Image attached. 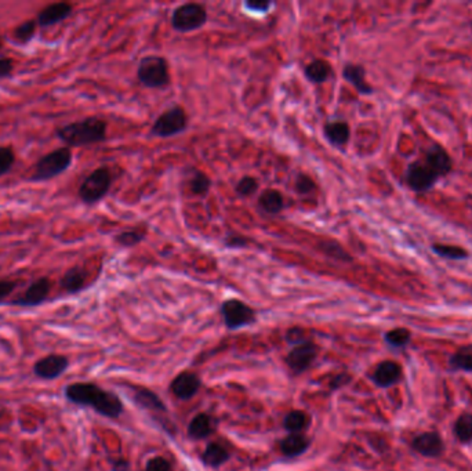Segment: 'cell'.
<instances>
[{
	"mask_svg": "<svg viewBox=\"0 0 472 471\" xmlns=\"http://www.w3.org/2000/svg\"><path fill=\"white\" fill-rule=\"evenodd\" d=\"M452 169L453 162L448 151L439 144H432L427 148L422 158L407 165L404 176L406 186L418 194L428 193Z\"/></svg>",
	"mask_w": 472,
	"mask_h": 471,
	"instance_id": "cell-1",
	"label": "cell"
},
{
	"mask_svg": "<svg viewBox=\"0 0 472 471\" xmlns=\"http://www.w3.org/2000/svg\"><path fill=\"white\" fill-rule=\"evenodd\" d=\"M64 396L69 403L91 408L98 414L109 419H118L123 413L122 400L115 393L104 390L94 383L68 384Z\"/></svg>",
	"mask_w": 472,
	"mask_h": 471,
	"instance_id": "cell-2",
	"label": "cell"
},
{
	"mask_svg": "<svg viewBox=\"0 0 472 471\" xmlns=\"http://www.w3.org/2000/svg\"><path fill=\"white\" fill-rule=\"evenodd\" d=\"M107 128L108 126L105 121L91 117L66 125L60 128L56 133L69 147H84L105 141Z\"/></svg>",
	"mask_w": 472,
	"mask_h": 471,
	"instance_id": "cell-3",
	"label": "cell"
},
{
	"mask_svg": "<svg viewBox=\"0 0 472 471\" xmlns=\"http://www.w3.org/2000/svg\"><path fill=\"white\" fill-rule=\"evenodd\" d=\"M72 163V152L68 147L54 149L39 159L32 173L33 181H47L64 173Z\"/></svg>",
	"mask_w": 472,
	"mask_h": 471,
	"instance_id": "cell-4",
	"label": "cell"
},
{
	"mask_svg": "<svg viewBox=\"0 0 472 471\" xmlns=\"http://www.w3.org/2000/svg\"><path fill=\"white\" fill-rule=\"evenodd\" d=\"M137 77L148 89H162L169 84L170 75L167 61L160 56H146L144 57L138 68Z\"/></svg>",
	"mask_w": 472,
	"mask_h": 471,
	"instance_id": "cell-5",
	"label": "cell"
},
{
	"mask_svg": "<svg viewBox=\"0 0 472 471\" xmlns=\"http://www.w3.org/2000/svg\"><path fill=\"white\" fill-rule=\"evenodd\" d=\"M112 174L107 167H98L91 172L79 187V198L82 202L93 204L101 201L109 191Z\"/></svg>",
	"mask_w": 472,
	"mask_h": 471,
	"instance_id": "cell-6",
	"label": "cell"
},
{
	"mask_svg": "<svg viewBox=\"0 0 472 471\" xmlns=\"http://www.w3.org/2000/svg\"><path fill=\"white\" fill-rule=\"evenodd\" d=\"M206 21L207 11L198 3L181 4L172 14V27L181 33L201 29Z\"/></svg>",
	"mask_w": 472,
	"mask_h": 471,
	"instance_id": "cell-7",
	"label": "cell"
},
{
	"mask_svg": "<svg viewBox=\"0 0 472 471\" xmlns=\"http://www.w3.org/2000/svg\"><path fill=\"white\" fill-rule=\"evenodd\" d=\"M220 311H221L225 327L231 331L241 329V328L249 327L256 322L254 310L238 299L225 300L221 304Z\"/></svg>",
	"mask_w": 472,
	"mask_h": 471,
	"instance_id": "cell-8",
	"label": "cell"
},
{
	"mask_svg": "<svg viewBox=\"0 0 472 471\" xmlns=\"http://www.w3.org/2000/svg\"><path fill=\"white\" fill-rule=\"evenodd\" d=\"M188 118L181 107H173L165 111L153 124L151 133L160 138L180 135L187 129Z\"/></svg>",
	"mask_w": 472,
	"mask_h": 471,
	"instance_id": "cell-9",
	"label": "cell"
},
{
	"mask_svg": "<svg viewBox=\"0 0 472 471\" xmlns=\"http://www.w3.org/2000/svg\"><path fill=\"white\" fill-rule=\"evenodd\" d=\"M319 354V348L315 343L305 340L303 343L296 344L289 354L286 355V364L290 371L296 375L305 372L317 359Z\"/></svg>",
	"mask_w": 472,
	"mask_h": 471,
	"instance_id": "cell-10",
	"label": "cell"
},
{
	"mask_svg": "<svg viewBox=\"0 0 472 471\" xmlns=\"http://www.w3.org/2000/svg\"><path fill=\"white\" fill-rule=\"evenodd\" d=\"M411 449L422 458L436 459L445 454V441L438 431H425L413 437Z\"/></svg>",
	"mask_w": 472,
	"mask_h": 471,
	"instance_id": "cell-11",
	"label": "cell"
},
{
	"mask_svg": "<svg viewBox=\"0 0 472 471\" xmlns=\"http://www.w3.org/2000/svg\"><path fill=\"white\" fill-rule=\"evenodd\" d=\"M68 368H69L68 357L60 354H52L38 359L33 364L32 372L39 379L56 380L67 372Z\"/></svg>",
	"mask_w": 472,
	"mask_h": 471,
	"instance_id": "cell-12",
	"label": "cell"
},
{
	"mask_svg": "<svg viewBox=\"0 0 472 471\" xmlns=\"http://www.w3.org/2000/svg\"><path fill=\"white\" fill-rule=\"evenodd\" d=\"M52 290V281L49 278H39L32 282L22 296L13 300V306L18 307H36L40 306L49 297Z\"/></svg>",
	"mask_w": 472,
	"mask_h": 471,
	"instance_id": "cell-13",
	"label": "cell"
},
{
	"mask_svg": "<svg viewBox=\"0 0 472 471\" xmlns=\"http://www.w3.org/2000/svg\"><path fill=\"white\" fill-rule=\"evenodd\" d=\"M404 377L402 366L391 359L381 361L372 373L373 383L380 389H390L401 383Z\"/></svg>",
	"mask_w": 472,
	"mask_h": 471,
	"instance_id": "cell-14",
	"label": "cell"
},
{
	"mask_svg": "<svg viewBox=\"0 0 472 471\" xmlns=\"http://www.w3.org/2000/svg\"><path fill=\"white\" fill-rule=\"evenodd\" d=\"M202 386L201 377L194 372H183L170 384L172 393L181 401H188L197 396Z\"/></svg>",
	"mask_w": 472,
	"mask_h": 471,
	"instance_id": "cell-15",
	"label": "cell"
},
{
	"mask_svg": "<svg viewBox=\"0 0 472 471\" xmlns=\"http://www.w3.org/2000/svg\"><path fill=\"white\" fill-rule=\"evenodd\" d=\"M72 14V4L67 1H59V3H52L46 6L36 18L38 25L40 27H52L54 24H59Z\"/></svg>",
	"mask_w": 472,
	"mask_h": 471,
	"instance_id": "cell-16",
	"label": "cell"
},
{
	"mask_svg": "<svg viewBox=\"0 0 472 471\" xmlns=\"http://www.w3.org/2000/svg\"><path fill=\"white\" fill-rule=\"evenodd\" d=\"M342 77L363 96L372 94L374 90L366 80V69L359 64H347L342 69Z\"/></svg>",
	"mask_w": 472,
	"mask_h": 471,
	"instance_id": "cell-17",
	"label": "cell"
},
{
	"mask_svg": "<svg viewBox=\"0 0 472 471\" xmlns=\"http://www.w3.org/2000/svg\"><path fill=\"white\" fill-rule=\"evenodd\" d=\"M311 441L304 434H289L279 442V449L286 458H297L308 451Z\"/></svg>",
	"mask_w": 472,
	"mask_h": 471,
	"instance_id": "cell-18",
	"label": "cell"
},
{
	"mask_svg": "<svg viewBox=\"0 0 472 471\" xmlns=\"http://www.w3.org/2000/svg\"><path fill=\"white\" fill-rule=\"evenodd\" d=\"M323 135L333 145L344 147L351 138V128L344 121H332L325 125Z\"/></svg>",
	"mask_w": 472,
	"mask_h": 471,
	"instance_id": "cell-19",
	"label": "cell"
},
{
	"mask_svg": "<svg viewBox=\"0 0 472 471\" xmlns=\"http://www.w3.org/2000/svg\"><path fill=\"white\" fill-rule=\"evenodd\" d=\"M229 458H231V454L224 445H221L218 442H210L206 447V449L201 456V461L206 466L217 469V468L222 466L224 463H227Z\"/></svg>",
	"mask_w": 472,
	"mask_h": 471,
	"instance_id": "cell-20",
	"label": "cell"
},
{
	"mask_svg": "<svg viewBox=\"0 0 472 471\" xmlns=\"http://www.w3.org/2000/svg\"><path fill=\"white\" fill-rule=\"evenodd\" d=\"M133 400L135 404L151 412H167V408L165 403L160 400L159 396H156L152 390L148 389H135L133 393Z\"/></svg>",
	"mask_w": 472,
	"mask_h": 471,
	"instance_id": "cell-21",
	"label": "cell"
},
{
	"mask_svg": "<svg viewBox=\"0 0 472 471\" xmlns=\"http://www.w3.org/2000/svg\"><path fill=\"white\" fill-rule=\"evenodd\" d=\"M449 368L453 372H472V344L459 347L449 358Z\"/></svg>",
	"mask_w": 472,
	"mask_h": 471,
	"instance_id": "cell-22",
	"label": "cell"
},
{
	"mask_svg": "<svg viewBox=\"0 0 472 471\" xmlns=\"http://www.w3.org/2000/svg\"><path fill=\"white\" fill-rule=\"evenodd\" d=\"M213 431H214L213 419L206 413L197 414L190 421V426H188V437L192 440H203L208 437Z\"/></svg>",
	"mask_w": 472,
	"mask_h": 471,
	"instance_id": "cell-23",
	"label": "cell"
},
{
	"mask_svg": "<svg viewBox=\"0 0 472 471\" xmlns=\"http://www.w3.org/2000/svg\"><path fill=\"white\" fill-rule=\"evenodd\" d=\"M304 73L307 76V79L315 84H321L329 80L330 75H332V67L328 61L325 60H314L312 63H310L305 69Z\"/></svg>",
	"mask_w": 472,
	"mask_h": 471,
	"instance_id": "cell-24",
	"label": "cell"
},
{
	"mask_svg": "<svg viewBox=\"0 0 472 471\" xmlns=\"http://www.w3.org/2000/svg\"><path fill=\"white\" fill-rule=\"evenodd\" d=\"M86 286V272L79 267L68 269L61 278V287L67 293H79Z\"/></svg>",
	"mask_w": 472,
	"mask_h": 471,
	"instance_id": "cell-25",
	"label": "cell"
},
{
	"mask_svg": "<svg viewBox=\"0 0 472 471\" xmlns=\"http://www.w3.org/2000/svg\"><path fill=\"white\" fill-rule=\"evenodd\" d=\"M310 426V417L304 410H291L283 419V427L289 434H303Z\"/></svg>",
	"mask_w": 472,
	"mask_h": 471,
	"instance_id": "cell-26",
	"label": "cell"
},
{
	"mask_svg": "<svg viewBox=\"0 0 472 471\" xmlns=\"http://www.w3.org/2000/svg\"><path fill=\"white\" fill-rule=\"evenodd\" d=\"M453 433L457 441L463 445L472 444V413H462L453 424Z\"/></svg>",
	"mask_w": 472,
	"mask_h": 471,
	"instance_id": "cell-27",
	"label": "cell"
},
{
	"mask_svg": "<svg viewBox=\"0 0 472 471\" xmlns=\"http://www.w3.org/2000/svg\"><path fill=\"white\" fill-rule=\"evenodd\" d=\"M260 207L270 214H279L284 207L283 195L276 190H267L259 198Z\"/></svg>",
	"mask_w": 472,
	"mask_h": 471,
	"instance_id": "cell-28",
	"label": "cell"
},
{
	"mask_svg": "<svg viewBox=\"0 0 472 471\" xmlns=\"http://www.w3.org/2000/svg\"><path fill=\"white\" fill-rule=\"evenodd\" d=\"M432 252L439 257L449 259V260H466L470 257L469 252L457 245H445V244H435L431 246Z\"/></svg>",
	"mask_w": 472,
	"mask_h": 471,
	"instance_id": "cell-29",
	"label": "cell"
},
{
	"mask_svg": "<svg viewBox=\"0 0 472 471\" xmlns=\"http://www.w3.org/2000/svg\"><path fill=\"white\" fill-rule=\"evenodd\" d=\"M146 238V231L141 228H129L126 231H122L115 237V241L125 248H133L138 244H141Z\"/></svg>",
	"mask_w": 472,
	"mask_h": 471,
	"instance_id": "cell-30",
	"label": "cell"
},
{
	"mask_svg": "<svg viewBox=\"0 0 472 471\" xmlns=\"http://www.w3.org/2000/svg\"><path fill=\"white\" fill-rule=\"evenodd\" d=\"M384 340L394 348H405L411 340V332L406 328H395L384 335Z\"/></svg>",
	"mask_w": 472,
	"mask_h": 471,
	"instance_id": "cell-31",
	"label": "cell"
},
{
	"mask_svg": "<svg viewBox=\"0 0 472 471\" xmlns=\"http://www.w3.org/2000/svg\"><path fill=\"white\" fill-rule=\"evenodd\" d=\"M211 187V180L208 179L207 174H204L203 172H194L191 180H190V190L194 195L198 197H204Z\"/></svg>",
	"mask_w": 472,
	"mask_h": 471,
	"instance_id": "cell-32",
	"label": "cell"
},
{
	"mask_svg": "<svg viewBox=\"0 0 472 471\" xmlns=\"http://www.w3.org/2000/svg\"><path fill=\"white\" fill-rule=\"evenodd\" d=\"M319 249L322 253H325L326 256L337 260V262H352V257L348 255V252L344 251V248L337 244V242H332V241H325L319 244Z\"/></svg>",
	"mask_w": 472,
	"mask_h": 471,
	"instance_id": "cell-33",
	"label": "cell"
},
{
	"mask_svg": "<svg viewBox=\"0 0 472 471\" xmlns=\"http://www.w3.org/2000/svg\"><path fill=\"white\" fill-rule=\"evenodd\" d=\"M36 27L38 22L35 20H28L14 29V38L21 43H28L33 38Z\"/></svg>",
	"mask_w": 472,
	"mask_h": 471,
	"instance_id": "cell-34",
	"label": "cell"
},
{
	"mask_svg": "<svg viewBox=\"0 0 472 471\" xmlns=\"http://www.w3.org/2000/svg\"><path fill=\"white\" fill-rule=\"evenodd\" d=\"M257 188H259V181L252 176H246L241 179L235 187L239 197H250L257 191Z\"/></svg>",
	"mask_w": 472,
	"mask_h": 471,
	"instance_id": "cell-35",
	"label": "cell"
},
{
	"mask_svg": "<svg viewBox=\"0 0 472 471\" xmlns=\"http://www.w3.org/2000/svg\"><path fill=\"white\" fill-rule=\"evenodd\" d=\"M15 162V154L11 147H0V177L7 174Z\"/></svg>",
	"mask_w": 472,
	"mask_h": 471,
	"instance_id": "cell-36",
	"label": "cell"
},
{
	"mask_svg": "<svg viewBox=\"0 0 472 471\" xmlns=\"http://www.w3.org/2000/svg\"><path fill=\"white\" fill-rule=\"evenodd\" d=\"M294 187H296V191L305 197V195H311L314 191H315V183L314 180L307 176V174H298L297 179H296V183H294Z\"/></svg>",
	"mask_w": 472,
	"mask_h": 471,
	"instance_id": "cell-37",
	"label": "cell"
},
{
	"mask_svg": "<svg viewBox=\"0 0 472 471\" xmlns=\"http://www.w3.org/2000/svg\"><path fill=\"white\" fill-rule=\"evenodd\" d=\"M145 471H173V468L169 461L162 456H156L146 462Z\"/></svg>",
	"mask_w": 472,
	"mask_h": 471,
	"instance_id": "cell-38",
	"label": "cell"
},
{
	"mask_svg": "<svg viewBox=\"0 0 472 471\" xmlns=\"http://www.w3.org/2000/svg\"><path fill=\"white\" fill-rule=\"evenodd\" d=\"M351 380H352V377H351L349 373H347V372L338 373V375H336V377H333L332 382H330V390H332V391L338 390V389H341V387L349 384Z\"/></svg>",
	"mask_w": 472,
	"mask_h": 471,
	"instance_id": "cell-39",
	"label": "cell"
},
{
	"mask_svg": "<svg viewBox=\"0 0 472 471\" xmlns=\"http://www.w3.org/2000/svg\"><path fill=\"white\" fill-rule=\"evenodd\" d=\"M17 287V282L14 281H7V279H3L0 281V303L4 301Z\"/></svg>",
	"mask_w": 472,
	"mask_h": 471,
	"instance_id": "cell-40",
	"label": "cell"
},
{
	"mask_svg": "<svg viewBox=\"0 0 472 471\" xmlns=\"http://www.w3.org/2000/svg\"><path fill=\"white\" fill-rule=\"evenodd\" d=\"M271 1H246L245 7L252 13H267L271 8Z\"/></svg>",
	"mask_w": 472,
	"mask_h": 471,
	"instance_id": "cell-41",
	"label": "cell"
},
{
	"mask_svg": "<svg viewBox=\"0 0 472 471\" xmlns=\"http://www.w3.org/2000/svg\"><path fill=\"white\" fill-rule=\"evenodd\" d=\"M248 239L239 235H229L225 239V246L234 248V249H241V248H248Z\"/></svg>",
	"mask_w": 472,
	"mask_h": 471,
	"instance_id": "cell-42",
	"label": "cell"
},
{
	"mask_svg": "<svg viewBox=\"0 0 472 471\" xmlns=\"http://www.w3.org/2000/svg\"><path fill=\"white\" fill-rule=\"evenodd\" d=\"M14 69V63L10 59H0V79L11 75Z\"/></svg>",
	"mask_w": 472,
	"mask_h": 471,
	"instance_id": "cell-43",
	"label": "cell"
},
{
	"mask_svg": "<svg viewBox=\"0 0 472 471\" xmlns=\"http://www.w3.org/2000/svg\"><path fill=\"white\" fill-rule=\"evenodd\" d=\"M130 463L125 459H116L112 462V471H129Z\"/></svg>",
	"mask_w": 472,
	"mask_h": 471,
	"instance_id": "cell-44",
	"label": "cell"
},
{
	"mask_svg": "<svg viewBox=\"0 0 472 471\" xmlns=\"http://www.w3.org/2000/svg\"><path fill=\"white\" fill-rule=\"evenodd\" d=\"M1 46H3V43H1V39H0V49H1Z\"/></svg>",
	"mask_w": 472,
	"mask_h": 471,
	"instance_id": "cell-45",
	"label": "cell"
}]
</instances>
